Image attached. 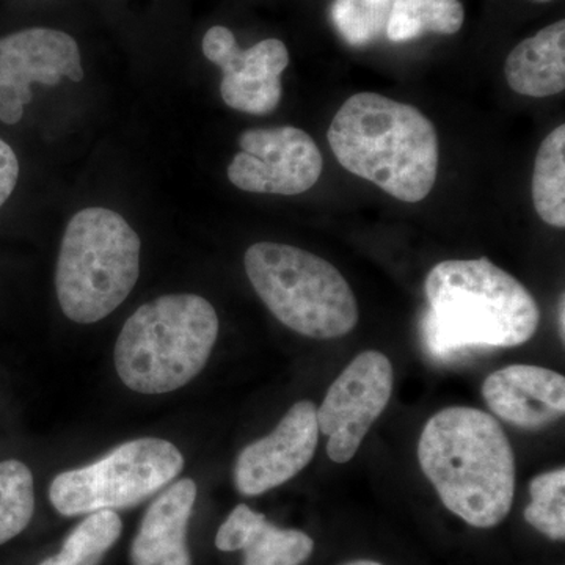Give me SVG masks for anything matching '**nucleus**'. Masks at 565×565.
<instances>
[{"mask_svg":"<svg viewBox=\"0 0 565 565\" xmlns=\"http://www.w3.org/2000/svg\"><path fill=\"white\" fill-rule=\"evenodd\" d=\"M35 511V486L28 465L0 462V545L20 535Z\"/></svg>","mask_w":565,"mask_h":565,"instance_id":"obj_20","label":"nucleus"},{"mask_svg":"<svg viewBox=\"0 0 565 565\" xmlns=\"http://www.w3.org/2000/svg\"><path fill=\"white\" fill-rule=\"evenodd\" d=\"M418 460L445 508L468 525L489 530L511 512L514 451L487 412L448 407L430 416L419 437Z\"/></svg>","mask_w":565,"mask_h":565,"instance_id":"obj_2","label":"nucleus"},{"mask_svg":"<svg viewBox=\"0 0 565 565\" xmlns=\"http://www.w3.org/2000/svg\"><path fill=\"white\" fill-rule=\"evenodd\" d=\"M122 531L120 516L115 511L88 514L71 531L61 553L47 557L40 565H99Z\"/></svg>","mask_w":565,"mask_h":565,"instance_id":"obj_19","label":"nucleus"},{"mask_svg":"<svg viewBox=\"0 0 565 565\" xmlns=\"http://www.w3.org/2000/svg\"><path fill=\"white\" fill-rule=\"evenodd\" d=\"M463 17L460 0H394L386 36L405 43L426 33L455 35L462 29Z\"/></svg>","mask_w":565,"mask_h":565,"instance_id":"obj_17","label":"nucleus"},{"mask_svg":"<svg viewBox=\"0 0 565 565\" xmlns=\"http://www.w3.org/2000/svg\"><path fill=\"white\" fill-rule=\"evenodd\" d=\"M203 54L222 70L221 95L226 106L250 115L273 114L280 106L281 74L289 65L282 41L267 39L241 50L230 29L214 25L204 33Z\"/></svg>","mask_w":565,"mask_h":565,"instance_id":"obj_11","label":"nucleus"},{"mask_svg":"<svg viewBox=\"0 0 565 565\" xmlns=\"http://www.w3.org/2000/svg\"><path fill=\"white\" fill-rule=\"evenodd\" d=\"M327 139L348 172L374 182L401 202H422L433 191L437 132L414 106L377 93H359L337 111Z\"/></svg>","mask_w":565,"mask_h":565,"instance_id":"obj_3","label":"nucleus"},{"mask_svg":"<svg viewBox=\"0 0 565 565\" xmlns=\"http://www.w3.org/2000/svg\"><path fill=\"white\" fill-rule=\"evenodd\" d=\"M244 565H302L315 550V541L299 530H281L256 512L245 534Z\"/></svg>","mask_w":565,"mask_h":565,"instance_id":"obj_18","label":"nucleus"},{"mask_svg":"<svg viewBox=\"0 0 565 565\" xmlns=\"http://www.w3.org/2000/svg\"><path fill=\"white\" fill-rule=\"evenodd\" d=\"M239 147L228 166V180L241 191L300 195L321 178V151L302 129H248L241 134Z\"/></svg>","mask_w":565,"mask_h":565,"instance_id":"obj_9","label":"nucleus"},{"mask_svg":"<svg viewBox=\"0 0 565 565\" xmlns=\"http://www.w3.org/2000/svg\"><path fill=\"white\" fill-rule=\"evenodd\" d=\"M424 348L438 362L482 349L516 348L537 332V302L489 258L438 263L424 282Z\"/></svg>","mask_w":565,"mask_h":565,"instance_id":"obj_1","label":"nucleus"},{"mask_svg":"<svg viewBox=\"0 0 565 565\" xmlns=\"http://www.w3.org/2000/svg\"><path fill=\"white\" fill-rule=\"evenodd\" d=\"M490 411L520 429H544L565 414V379L548 367L512 364L482 384Z\"/></svg>","mask_w":565,"mask_h":565,"instance_id":"obj_13","label":"nucleus"},{"mask_svg":"<svg viewBox=\"0 0 565 565\" xmlns=\"http://www.w3.org/2000/svg\"><path fill=\"white\" fill-rule=\"evenodd\" d=\"M244 266L259 299L294 332L337 340L359 323L355 294L321 256L292 245L258 243L245 252Z\"/></svg>","mask_w":565,"mask_h":565,"instance_id":"obj_6","label":"nucleus"},{"mask_svg":"<svg viewBox=\"0 0 565 565\" xmlns=\"http://www.w3.org/2000/svg\"><path fill=\"white\" fill-rule=\"evenodd\" d=\"M565 297H564V292L561 294V299H559V307H557V323H559V327H557V329H559V334H561V340L565 341Z\"/></svg>","mask_w":565,"mask_h":565,"instance_id":"obj_24","label":"nucleus"},{"mask_svg":"<svg viewBox=\"0 0 565 565\" xmlns=\"http://www.w3.org/2000/svg\"><path fill=\"white\" fill-rule=\"evenodd\" d=\"M318 441V407L311 401H300L286 412L273 434L241 451L234 484L245 497L277 489L313 460Z\"/></svg>","mask_w":565,"mask_h":565,"instance_id":"obj_12","label":"nucleus"},{"mask_svg":"<svg viewBox=\"0 0 565 565\" xmlns=\"http://www.w3.org/2000/svg\"><path fill=\"white\" fill-rule=\"evenodd\" d=\"M217 337V313L206 299L195 294L158 297L122 326L115 367L132 392L172 393L202 373Z\"/></svg>","mask_w":565,"mask_h":565,"instance_id":"obj_4","label":"nucleus"},{"mask_svg":"<svg viewBox=\"0 0 565 565\" xmlns=\"http://www.w3.org/2000/svg\"><path fill=\"white\" fill-rule=\"evenodd\" d=\"M505 81L515 93L548 98L565 90V22L557 21L523 40L509 54Z\"/></svg>","mask_w":565,"mask_h":565,"instance_id":"obj_15","label":"nucleus"},{"mask_svg":"<svg viewBox=\"0 0 565 565\" xmlns=\"http://www.w3.org/2000/svg\"><path fill=\"white\" fill-rule=\"evenodd\" d=\"M394 370L385 353L364 351L345 366L318 408L319 433L327 435V455L345 463L392 399Z\"/></svg>","mask_w":565,"mask_h":565,"instance_id":"obj_8","label":"nucleus"},{"mask_svg":"<svg viewBox=\"0 0 565 565\" xmlns=\"http://www.w3.org/2000/svg\"><path fill=\"white\" fill-rule=\"evenodd\" d=\"M344 565H384V564L375 563V561H370V559H359V561H352V563H348Z\"/></svg>","mask_w":565,"mask_h":565,"instance_id":"obj_25","label":"nucleus"},{"mask_svg":"<svg viewBox=\"0 0 565 565\" xmlns=\"http://www.w3.org/2000/svg\"><path fill=\"white\" fill-rule=\"evenodd\" d=\"M84 79L81 51L68 33L32 28L0 39V121L17 125L32 102L33 82L54 87Z\"/></svg>","mask_w":565,"mask_h":565,"instance_id":"obj_10","label":"nucleus"},{"mask_svg":"<svg viewBox=\"0 0 565 565\" xmlns=\"http://www.w3.org/2000/svg\"><path fill=\"white\" fill-rule=\"evenodd\" d=\"M534 2L546 3V2H552V0H534Z\"/></svg>","mask_w":565,"mask_h":565,"instance_id":"obj_26","label":"nucleus"},{"mask_svg":"<svg viewBox=\"0 0 565 565\" xmlns=\"http://www.w3.org/2000/svg\"><path fill=\"white\" fill-rule=\"evenodd\" d=\"M531 503L525 520L552 541L565 539V468L535 476L530 484Z\"/></svg>","mask_w":565,"mask_h":565,"instance_id":"obj_22","label":"nucleus"},{"mask_svg":"<svg viewBox=\"0 0 565 565\" xmlns=\"http://www.w3.org/2000/svg\"><path fill=\"white\" fill-rule=\"evenodd\" d=\"M140 237L118 212L87 207L63 234L55 289L63 315L95 323L114 313L140 275Z\"/></svg>","mask_w":565,"mask_h":565,"instance_id":"obj_5","label":"nucleus"},{"mask_svg":"<svg viewBox=\"0 0 565 565\" xmlns=\"http://www.w3.org/2000/svg\"><path fill=\"white\" fill-rule=\"evenodd\" d=\"M20 177V162L13 148L0 139V207L10 199Z\"/></svg>","mask_w":565,"mask_h":565,"instance_id":"obj_23","label":"nucleus"},{"mask_svg":"<svg viewBox=\"0 0 565 565\" xmlns=\"http://www.w3.org/2000/svg\"><path fill=\"white\" fill-rule=\"evenodd\" d=\"M184 457L162 438H137L98 462L55 476L50 500L58 514L88 515L134 508L180 476Z\"/></svg>","mask_w":565,"mask_h":565,"instance_id":"obj_7","label":"nucleus"},{"mask_svg":"<svg viewBox=\"0 0 565 565\" xmlns=\"http://www.w3.org/2000/svg\"><path fill=\"white\" fill-rule=\"evenodd\" d=\"M394 0H334L332 22L351 46L362 47L386 33Z\"/></svg>","mask_w":565,"mask_h":565,"instance_id":"obj_21","label":"nucleus"},{"mask_svg":"<svg viewBox=\"0 0 565 565\" xmlns=\"http://www.w3.org/2000/svg\"><path fill=\"white\" fill-rule=\"evenodd\" d=\"M533 200L539 217L555 228L565 226V126L553 129L535 156Z\"/></svg>","mask_w":565,"mask_h":565,"instance_id":"obj_16","label":"nucleus"},{"mask_svg":"<svg viewBox=\"0 0 565 565\" xmlns=\"http://www.w3.org/2000/svg\"><path fill=\"white\" fill-rule=\"evenodd\" d=\"M195 500L192 479L174 482L156 498L134 537L132 565H192L188 526Z\"/></svg>","mask_w":565,"mask_h":565,"instance_id":"obj_14","label":"nucleus"}]
</instances>
